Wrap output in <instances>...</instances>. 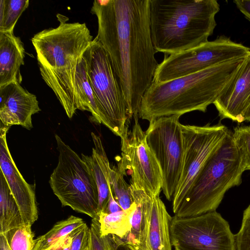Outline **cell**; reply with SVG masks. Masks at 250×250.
<instances>
[{
    "label": "cell",
    "instance_id": "cell-22",
    "mask_svg": "<svg viewBox=\"0 0 250 250\" xmlns=\"http://www.w3.org/2000/svg\"><path fill=\"white\" fill-rule=\"evenodd\" d=\"M84 223L82 218L73 215L57 222L47 233L35 239L33 250H51L73 230Z\"/></svg>",
    "mask_w": 250,
    "mask_h": 250
},
{
    "label": "cell",
    "instance_id": "cell-9",
    "mask_svg": "<svg viewBox=\"0 0 250 250\" xmlns=\"http://www.w3.org/2000/svg\"><path fill=\"white\" fill-rule=\"evenodd\" d=\"M183 158L178 184L172 199L175 214L198 174L221 146L229 130L219 123L203 126L182 125Z\"/></svg>",
    "mask_w": 250,
    "mask_h": 250
},
{
    "label": "cell",
    "instance_id": "cell-31",
    "mask_svg": "<svg viewBox=\"0 0 250 250\" xmlns=\"http://www.w3.org/2000/svg\"><path fill=\"white\" fill-rule=\"evenodd\" d=\"M233 2L245 17L250 21V0H234Z\"/></svg>",
    "mask_w": 250,
    "mask_h": 250
},
{
    "label": "cell",
    "instance_id": "cell-17",
    "mask_svg": "<svg viewBox=\"0 0 250 250\" xmlns=\"http://www.w3.org/2000/svg\"><path fill=\"white\" fill-rule=\"evenodd\" d=\"M25 49L20 37L12 32H0V87L22 82L21 67L24 65Z\"/></svg>",
    "mask_w": 250,
    "mask_h": 250
},
{
    "label": "cell",
    "instance_id": "cell-23",
    "mask_svg": "<svg viewBox=\"0 0 250 250\" xmlns=\"http://www.w3.org/2000/svg\"><path fill=\"white\" fill-rule=\"evenodd\" d=\"M110 174L114 197L123 210L127 209L133 204L134 201L130 186L124 178L126 173L119 161H117V167H111Z\"/></svg>",
    "mask_w": 250,
    "mask_h": 250
},
{
    "label": "cell",
    "instance_id": "cell-36",
    "mask_svg": "<svg viewBox=\"0 0 250 250\" xmlns=\"http://www.w3.org/2000/svg\"><path fill=\"white\" fill-rule=\"evenodd\" d=\"M53 250V249H51V250Z\"/></svg>",
    "mask_w": 250,
    "mask_h": 250
},
{
    "label": "cell",
    "instance_id": "cell-19",
    "mask_svg": "<svg viewBox=\"0 0 250 250\" xmlns=\"http://www.w3.org/2000/svg\"><path fill=\"white\" fill-rule=\"evenodd\" d=\"M75 87L78 109L90 112L93 120L101 124L100 111L87 76L86 62L83 56L76 70Z\"/></svg>",
    "mask_w": 250,
    "mask_h": 250
},
{
    "label": "cell",
    "instance_id": "cell-35",
    "mask_svg": "<svg viewBox=\"0 0 250 250\" xmlns=\"http://www.w3.org/2000/svg\"><path fill=\"white\" fill-rule=\"evenodd\" d=\"M245 121L250 122V104L245 113Z\"/></svg>",
    "mask_w": 250,
    "mask_h": 250
},
{
    "label": "cell",
    "instance_id": "cell-1",
    "mask_svg": "<svg viewBox=\"0 0 250 250\" xmlns=\"http://www.w3.org/2000/svg\"><path fill=\"white\" fill-rule=\"evenodd\" d=\"M95 38L106 50L125 99L128 119L138 115L158 65L152 43L149 0H95Z\"/></svg>",
    "mask_w": 250,
    "mask_h": 250
},
{
    "label": "cell",
    "instance_id": "cell-13",
    "mask_svg": "<svg viewBox=\"0 0 250 250\" xmlns=\"http://www.w3.org/2000/svg\"><path fill=\"white\" fill-rule=\"evenodd\" d=\"M134 198L141 201L144 228L138 242L127 247L130 250H172L170 233L172 217L159 196L136 189Z\"/></svg>",
    "mask_w": 250,
    "mask_h": 250
},
{
    "label": "cell",
    "instance_id": "cell-30",
    "mask_svg": "<svg viewBox=\"0 0 250 250\" xmlns=\"http://www.w3.org/2000/svg\"><path fill=\"white\" fill-rule=\"evenodd\" d=\"M235 250H250V205L244 210L241 226L235 235Z\"/></svg>",
    "mask_w": 250,
    "mask_h": 250
},
{
    "label": "cell",
    "instance_id": "cell-15",
    "mask_svg": "<svg viewBox=\"0 0 250 250\" xmlns=\"http://www.w3.org/2000/svg\"><path fill=\"white\" fill-rule=\"evenodd\" d=\"M0 126L9 128L20 125L31 129L32 116L41 109L34 94L22 87L21 84L12 83L0 87Z\"/></svg>",
    "mask_w": 250,
    "mask_h": 250
},
{
    "label": "cell",
    "instance_id": "cell-7",
    "mask_svg": "<svg viewBox=\"0 0 250 250\" xmlns=\"http://www.w3.org/2000/svg\"><path fill=\"white\" fill-rule=\"evenodd\" d=\"M83 56L100 111L101 124L121 137L128 121L127 108L109 57L96 38Z\"/></svg>",
    "mask_w": 250,
    "mask_h": 250
},
{
    "label": "cell",
    "instance_id": "cell-20",
    "mask_svg": "<svg viewBox=\"0 0 250 250\" xmlns=\"http://www.w3.org/2000/svg\"><path fill=\"white\" fill-rule=\"evenodd\" d=\"M24 224L19 208L0 170V233Z\"/></svg>",
    "mask_w": 250,
    "mask_h": 250
},
{
    "label": "cell",
    "instance_id": "cell-16",
    "mask_svg": "<svg viewBox=\"0 0 250 250\" xmlns=\"http://www.w3.org/2000/svg\"><path fill=\"white\" fill-rule=\"evenodd\" d=\"M221 120L241 123L250 104V54L224 93L213 103Z\"/></svg>",
    "mask_w": 250,
    "mask_h": 250
},
{
    "label": "cell",
    "instance_id": "cell-34",
    "mask_svg": "<svg viewBox=\"0 0 250 250\" xmlns=\"http://www.w3.org/2000/svg\"><path fill=\"white\" fill-rule=\"evenodd\" d=\"M115 250H130L126 245V244L123 241L118 245Z\"/></svg>",
    "mask_w": 250,
    "mask_h": 250
},
{
    "label": "cell",
    "instance_id": "cell-24",
    "mask_svg": "<svg viewBox=\"0 0 250 250\" xmlns=\"http://www.w3.org/2000/svg\"><path fill=\"white\" fill-rule=\"evenodd\" d=\"M28 0H0V32H13L15 25L29 6Z\"/></svg>",
    "mask_w": 250,
    "mask_h": 250
},
{
    "label": "cell",
    "instance_id": "cell-10",
    "mask_svg": "<svg viewBox=\"0 0 250 250\" xmlns=\"http://www.w3.org/2000/svg\"><path fill=\"white\" fill-rule=\"evenodd\" d=\"M172 246L177 250H235V235L216 211L200 215L172 217Z\"/></svg>",
    "mask_w": 250,
    "mask_h": 250
},
{
    "label": "cell",
    "instance_id": "cell-6",
    "mask_svg": "<svg viewBox=\"0 0 250 250\" xmlns=\"http://www.w3.org/2000/svg\"><path fill=\"white\" fill-rule=\"evenodd\" d=\"M58 162L49 179L54 194L62 207L84 213L92 219L98 217L97 186L89 168L81 157L55 134Z\"/></svg>",
    "mask_w": 250,
    "mask_h": 250
},
{
    "label": "cell",
    "instance_id": "cell-4",
    "mask_svg": "<svg viewBox=\"0 0 250 250\" xmlns=\"http://www.w3.org/2000/svg\"><path fill=\"white\" fill-rule=\"evenodd\" d=\"M219 10L216 0H149L155 50L167 56L207 42L216 26Z\"/></svg>",
    "mask_w": 250,
    "mask_h": 250
},
{
    "label": "cell",
    "instance_id": "cell-28",
    "mask_svg": "<svg viewBox=\"0 0 250 250\" xmlns=\"http://www.w3.org/2000/svg\"><path fill=\"white\" fill-rule=\"evenodd\" d=\"M232 134L243 158L245 170H250V125L236 126L234 128Z\"/></svg>",
    "mask_w": 250,
    "mask_h": 250
},
{
    "label": "cell",
    "instance_id": "cell-29",
    "mask_svg": "<svg viewBox=\"0 0 250 250\" xmlns=\"http://www.w3.org/2000/svg\"><path fill=\"white\" fill-rule=\"evenodd\" d=\"M136 207L133 213L131 219V229L123 241L126 246L136 245L139 241L144 228V213L140 200L133 199Z\"/></svg>",
    "mask_w": 250,
    "mask_h": 250
},
{
    "label": "cell",
    "instance_id": "cell-25",
    "mask_svg": "<svg viewBox=\"0 0 250 250\" xmlns=\"http://www.w3.org/2000/svg\"><path fill=\"white\" fill-rule=\"evenodd\" d=\"M32 225L23 224L3 234L11 250H33L35 245Z\"/></svg>",
    "mask_w": 250,
    "mask_h": 250
},
{
    "label": "cell",
    "instance_id": "cell-14",
    "mask_svg": "<svg viewBox=\"0 0 250 250\" xmlns=\"http://www.w3.org/2000/svg\"><path fill=\"white\" fill-rule=\"evenodd\" d=\"M8 129L0 126V170L19 208L23 223L32 225L38 218L35 185L25 180L13 159L6 140Z\"/></svg>",
    "mask_w": 250,
    "mask_h": 250
},
{
    "label": "cell",
    "instance_id": "cell-5",
    "mask_svg": "<svg viewBox=\"0 0 250 250\" xmlns=\"http://www.w3.org/2000/svg\"><path fill=\"white\" fill-rule=\"evenodd\" d=\"M245 170L229 130L223 144L198 174L175 215L188 217L216 211L227 191L242 183Z\"/></svg>",
    "mask_w": 250,
    "mask_h": 250
},
{
    "label": "cell",
    "instance_id": "cell-37",
    "mask_svg": "<svg viewBox=\"0 0 250 250\" xmlns=\"http://www.w3.org/2000/svg\"></svg>",
    "mask_w": 250,
    "mask_h": 250
},
{
    "label": "cell",
    "instance_id": "cell-8",
    "mask_svg": "<svg viewBox=\"0 0 250 250\" xmlns=\"http://www.w3.org/2000/svg\"><path fill=\"white\" fill-rule=\"evenodd\" d=\"M250 48L224 35L197 47L165 55L152 83H162L190 75L233 60L246 57Z\"/></svg>",
    "mask_w": 250,
    "mask_h": 250
},
{
    "label": "cell",
    "instance_id": "cell-21",
    "mask_svg": "<svg viewBox=\"0 0 250 250\" xmlns=\"http://www.w3.org/2000/svg\"><path fill=\"white\" fill-rule=\"evenodd\" d=\"M136 207V204L134 202L126 210L112 213H100L97 219L101 235H113L124 240L131 229V219Z\"/></svg>",
    "mask_w": 250,
    "mask_h": 250
},
{
    "label": "cell",
    "instance_id": "cell-27",
    "mask_svg": "<svg viewBox=\"0 0 250 250\" xmlns=\"http://www.w3.org/2000/svg\"><path fill=\"white\" fill-rule=\"evenodd\" d=\"M122 240L113 235L102 236L98 220L92 219L89 228V250H115Z\"/></svg>",
    "mask_w": 250,
    "mask_h": 250
},
{
    "label": "cell",
    "instance_id": "cell-18",
    "mask_svg": "<svg viewBox=\"0 0 250 250\" xmlns=\"http://www.w3.org/2000/svg\"><path fill=\"white\" fill-rule=\"evenodd\" d=\"M91 137L94 144L92 154L88 156L82 154L81 158L91 171L97 186L99 215L105 211L112 189L111 167L101 138L93 132H91Z\"/></svg>",
    "mask_w": 250,
    "mask_h": 250
},
{
    "label": "cell",
    "instance_id": "cell-33",
    "mask_svg": "<svg viewBox=\"0 0 250 250\" xmlns=\"http://www.w3.org/2000/svg\"><path fill=\"white\" fill-rule=\"evenodd\" d=\"M0 250H11L3 234L0 233Z\"/></svg>",
    "mask_w": 250,
    "mask_h": 250
},
{
    "label": "cell",
    "instance_id": "cell-26",
    "mask_svg": "<svg viewBox=\"0 0 250 250\" xmlns=\"http://www.w3.org/2000/svg\"><path fill=\"white\" fill-rule=\"evenodd\" d=\"M89 228L84 223L73 230L52 249L53 250H89Z\"/></svg>",
    "mask_w": 250,
    "mask_h": 250
},
{
    "label": "cell",
    "instance_id": "cell-11",
    "mask_svg": "<svg viewBox=\"0 0 250 250\" xmlns=\"http://www.w3.org/2000/svg\"><path fill=\"white\" fill-rule=\"evenodd\" d=\"M179 116L162 117L149 122L147 143L161 169L163 192L169 201L179 183L183 158L182 125Z\"/></svg>",
    "mask_w": 250,
    "mask_h": 250
},
{
    "label": "cell",
    "instance_id": "cell-12",
    "mask_svg": "<svg viewBox=\"0 0 250 250\" xmlns=\"http://www.w3.org/2000/svg\"><path fill=\"white\" fill-rule=\"evenodd\" d=\"M138 117V115L133 116L131 131H128L126 124L120 137L122 157L116 160L131 175V186L148 195L159 196L163 186L161 169L147 143L145 132L139 123Z\"/></svg>",
    "mask_w": 250,
    "mask_h": 250
},
{
    "label": "cell",
    "instance_id": "cell-2",
    "mask_svg": "<svg viewBox=\"0 0 250 250\" xmlns=\"http://www.w3.org/2000/svg\"><path fill=\"white\" fill-rule=\"evenodd\" d=\"M57 17L60 22L57 27L37 33L31 42L42 79L71 118L78 109L77 66L93 39L85 23L67 22L68 18L60 14Z\"/></svg>",
    "mask_w": 250,
    "mask_h": 250
},
{
    "label": "cell",
    "instance_id": "cell-3",
    "mask_svg": "<svg viewBox=\"0 0 250 250\" xmlns=\"http://www.w3.org/2000/svg\"><path fill=\"white\" fill-rule=\"evenodd\" d=\"M246 57L169 81L152 83L142 98L138 117L150 122L193 111L206 112L226 90Z\"/></svg>",
    "mask_w": 250,
    "mask_h": 250
},
{
    "label": "cell",
    "instance_id": "cell-32",
    "mask_svg": "<svg viewBox=\"0 0 250 250\" xmlns=\"http://www.w3.org/2000/svg\"><path fill=\"white\" fill-rule=\"evenodd\" d=\"M122 210V208L115 200L113 194L112 190L111 189L109 194L107 208L104 213H112Z\"/></svg>",
    "mask_w": 250,
    "mask_h": 250
}]
</instances>
